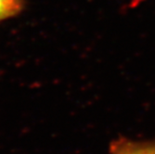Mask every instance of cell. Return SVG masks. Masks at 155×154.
Returning <instances> with one entry per match:
<instances>
[{
  "label": "cell",
  "mask_w": 155,
  "mask_h": 154,
  "mask_svg": "<svg viewBox=\"0 0 155 154\" xmlns=\"http://www.w3.org/2000/svg\"><path fill=\"white\" fill-rule=\"evenodd\" d=\"M24 7V0H0V22L17 16Z\"/></svg>",
  "instance_id": "7a4b0ae2"
},
{
  "label": "cell",
  "mask_w": 155,
  "mask_h": 154,
  "mask_svg": "<svg viewBox=\"0 0 155 154\" xmlns=\"http://www.w3.org/2000/svg\"><path fill=\"white\" fill-rule=\"evenodd\" d=\"M110 154H155V138L138 141L119 137L110 143Z\"/></svg>",
  "instance_id": "6da1fadb"
}]
</instances>
